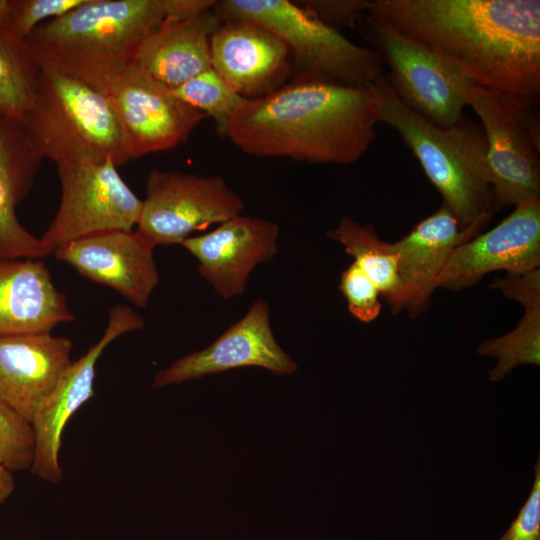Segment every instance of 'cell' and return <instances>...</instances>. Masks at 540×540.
I'll list each match as a JSON object with an SVG mask.
<instances>
[{"mask_svg":"<svg viewBox=\"0 0 540 540\" xmlns=\"http://www.w3.org/2000/svg\"><path fill=\"white\" fill-rule=\"evenodd\" d=\"M540 266V200L514 207L496 227L479 233L451 253L437 288L459 291L486 274H521Z\"/></svg>","mask_w":540,"mask_h":540,"instance_id":"cell-14","label":"cell"},{"mask_svg":"<svg viewBox=\"0 0 540 540\" xmlns=\"http://www.w3.org/2000/svg\"><path fill=\"white\" fill-rule=\"evenodd\" d=\"M153 250L135 230H115L72 241L53 253L82 276L144 308L160 280Z\"/></svg>","mask_w":540,"mask_h":540,"instance_id":"cell-17","label":"cell"},{"mask_svg":"<svg viewBox=\"0 0 540 540\" xmlns=\"http://www.w3.org/2000/svg\"><path fill=\"white\" fill-rule=\"evenodd\" d=\"M73 319L41 259L0 258V335L50 333Z\"/></svg>","mask_w":540,"mask_h":540,"instance_id":"cell-20","label":"cell"},{"mask_svg":"<svg viewBox=\"0 0 540 540\" xmlns=\"http://www.w3.org/2000/svg\"><path fill=\"white\" fill-rule=\"evenodd\" d=\"M358 26L388 66L387 82L404 105L441 128L451 127L464 117L466 103L459 91L464 76L459 71L368 13Z\"/></svg>","mask_w":540,"mask_h":540,"instance_id":"cell-8","label":"cell"},{"mask_svg":"<svg viewBox=\"0 0 540 540\" xmlns=\"http://www.w3.org/2000/svg\"><path fill=\"white\" fill-rule=\"evenodd\" d=\"M275 222L235 216L211 232L188 237L181 246L199 262V274L222 298L244 293L251 272L278 253Z\"/></svg>","mask_w":540,"mask_h":540,"instance_id":"cell-16","label":"cell"},{"mask_svg":"<svg viewBox=\"0 0 540 540\" xmlns=\"http://www.w3.org/2000/svg\"><path fill=\"white\" fill-rule=\"evenodd\" d=\"M103 94L120 129L125 163L175 148L206 118L134 62Z\"/></svg>","mask_w":540,"mask_h":540,"instance_id":"cell-11","label":"cell"},{"mask_svg":"<svg viewBox=\"0 0 540 540\" xmlns=\"http://www.w3.org/2000/svg\"><path fill=\"white\" fill-rule=\"evenodd\" d=\"M481 356L496 357L489 379L500 381L519 365H540V308L526 309L517 326L509 333L482 342Z\"/></svg>","mask_w":540,"mask_h":540,"instance_id":"cell-25","label":"cell"},{"mask_svg":"<svg viewBox=\"0 0 540 540\" xmlns=\"http://www.w3.org/2000/svg\"><path fill=\"white\" fill-rule=\"evenodd\" d=\"M11 0H0V33L4 34L9 16Z\"/></svg>","mask_w":540,"mask_h":540,"instance_id":"cell-34","label":"cell"},{"mask_svg":"<svg viewBox=\"0 0 540 540\" xmlns=\"http://www.w3.org/2000/svg\"><path fill=\"white\" fill-rule=\"evenodd\" d=\"M143 318L125 305L112 307L102 337L77 361H72L49 397L40 406L31 424L35 436L32 473L57 484L63 478L59 461L64 428L72 415L94 396L96 364L105 348L119 336L139 330Z\"/></svg>","mask_w":540,"mask_h":540,"instance_id":"cell-12","label":"cell"},{"mask_svg":"<svg viewBox=\"0 0 540 540\" xmlns=\"http://www.w3.org/2000/svg\"><path fill=\"white\" fill-rule=\"evenodd\" d=\"M374 84L379 122L402 138L460 226L483 229L494 211L481 125L464 116L451 127H438L404 105L384 74Z\"/></svg>","mask_w":540,"mask_h":540,"instance_id":"cell-4","label":"cell"},{"mask_svg":"<svg viewBox=\"0 0 540 540\" xmlns=\"http://www.w3.org/2000/svg\"><path fill=\"white\" fill-rule=\"evenodd\" d=\"M72 348L51 332L0 335V399L31 423L72 363Z\"/></svg>","mask_w":540,"mask_h":540,"instance_id":"cell-19","label":"cell"},{"mask_svg":"<svg viewBox=\"0 0 540 540\" xmlns=\"http://www.w3.org/2000/svg\"><path fill=\"white\" fill-rule=\"evenodd\" d=\"M379 114L374 83L344 85L295 75L273 92L247 99L225 137L255 157L349 165L375 141Z\"/></svg>","mask_w":540,"mask_h":540,"instance_id":"cell-2","label":"cell"},{"mask_svg":"<svg viewBox=\"0 0 540 540\" xmlns=\"http://www.w3.org/2000/svg\"><path fill=\"white\" fill-rule=\"evenodd\" d=\"M42 159L19 120L0 117V258L41 259L52 251L31 234L16 215Z\"/></svg>","mask_w":540,"mask_h":540,"instance_id":"cell-21","label":"cell"},{"mask_svg":"<svg viewBox=\"0 0 540 540\" xmlns=\"http://www.w3.org/2000/svg\"><path fill=\"white\" fill-rule=\"evenodd\" d=\"M39 69L23 43L0 33V117L21 121L31 109Z\"/></svg>","mask_w":540,"mask_h":540,"instance_id":"cell-24","label":"cell"},{"mask_svg":"<svg viewBox=\"0 0 540 540\" xmlns=\"http://www.w3.org/2000/svg\"><path fill=\"white\" fill-rule=\"evenodd\" d=\"M367 13L472 83L533 106L538 102L539 0H370Z\"/></svg>","mask_w":540,"mask_h":540,"instance_id":"cell-1","label":"cell"},{"mask_svg":"<svg viewBox=\"0 0 540 540\" xmlns=\"http://www.w3.org/2000/svg\"><path fill=\"white\" fill-rule=\"evenodd\" d=\"M14 489L15 481L12 472L0 463V504L12 495Z\"/></svg>","mask_w":540,"mask_h":540,"instance_id":"cell-33","label":"cell"},{"mask_svg":"<svg viewBox=\"0 0 540 540\" xmlns=\"http://www.w3.org/2000/svg\"><path fill=\"white\" fill-rule=\"evenodd\" d=\"M34 452L32 424L0 399V463L11 472L31 469Z\"/></svg>","mask_w":540,"mask_h":540,"instance_id":"cell-27","label":"cell"},{"mask_svg":"<svg viewBox=\"0 0 540 540\" xmlns=\"http://www.w3.org/2000/svg\"><path fill=\"white\" fill-rule=\"evenodd\" d=\"M340 291L349 312L364 323L374 321L381 312V293L370 278L354 262L340 276Z\"/></svg>","mask_w":540,"mask_h":540,"instance_id":"cell-29","label":"cell"},{"mask_svg":"<svg viewBox=\"0 0 540 540\" xmlns=\"http://www.w3.org/2000/svg\"><path fill=\"white\" fill-rule=\"evenodd\" d=\"M210 56L211 68L246 99L273 92L294 72L284 41L248 20L221 21L210 37Z\"/></svg>","mask_w":540,"mask_h":540,"instance_id":"cell-15","label":"cell"},{"mask_svg":"<svg viewBox=\"0 0 540 540\" xmlns=\"http://www.w3.org/2000/svg\"><path fill=\"white\" fill-rule=\"evenodd\" d=\"M135 232L152 247L181 243L195 231L241 214L244 202L220 176L152 170Z\"/></svg>","mask_w":540,"mask_h":540,"instance_id":"cell-9","label":"cell"},{"mask_svg":"<svg viewBox=\"0 0 540 540\" xmlns=\"http://www.w3.org/2000/svg\"><path fill=\"white\" fill-rule=\"evenodd\" d=\"M57 173L61 184L59 207L40 237L52 253L92 234L136 228L142 200L121 178L113 159L57 166Z\"/></svg>","mask_w":540,"mask_h":540,"instance_id":"cell-10","label":"cell"},{"mask_svg":"<svg viewBox=\"0 0 540 540\" xmlns=\"http://www.w3.org/2000/svg\"><path fill=\"white\" fill-rule=\"evenodd\" d=\"M213 7L167 17L142 41L133 62L171 89L210 69V37L221 22Z\"/></svg>","mask_w":540,"mask_h":540,"instance_id":"cell-22","label":"cell"},{"mask_svg":"<svg viewBox=\"0 0 540 540\" xmlns=\"http://www.w3.org/2000/svg\"><path fill=\"white\" fill-rule=\"evenodd\" d=\"M86 0H11L4 34L23 43L44 22L62 16Z\"/></svg>","mask_w":540,"mask_h":540,"instance_id":"cell-28","label":"cell"},{"mask_svg":"<svg viewBox=\"0 0 540 540\" xmlns=\"http://www.w3.org/2000/svg\"><path fill=\"white\" fill-rule=\"evenodd\" d=\"M534 470V482L529 497L509 528L497 540H540L539 457Z\"/></svg>","mask_w":540,"mask_h":540,"instance_id":"cell-31","label":"cell"},{"mask_svg":"<svg viewBox=\"0 0 540 540\" xmlns=\"http://www.w3.org/2000/svg\"><path fill=\"white\" fill-rule=\"evenodd\" d=\"M459 91L480 120L494 213L540 200L539 130L532 107L463 77Z\"/></svg>","mask_w":540,"mask_h":540,"instance_id":"cell-7","label":"cell"},{"mask_svg":"<svg viewBox=\"0 0 540 540\" xmlns=\"http://www.w3.org/2000/svg\"><path fill=\"white\" fill-rule=\"evenodd\" d=\"M327 236L343 246L392 308L400 291L399 256L394 244L381 240L371 225H362L348 216Z\"/></svg>","mask_w":540,"mask_h":540,"instance_id":"cell-23","label":"cell"},{"mask_svg":"<svg viewBox=\"0 0 540 540\" xmlns=\"http://www.w3.org/2000/svg\"><path fill=\"white\" fill-rule=\"evenodd\" d=\"M479 233L476 228L463 229L442 202L437 211L394 242L399 256L400 291L391 313L404 311L412 318L424 313L451 253Z\"/></svg>","mask_w":540,"mask_h":540,"instance_id":"cell-18","label":"cell"},{"mask_svg":"<svg viewBox=\"0 0 540 540\" xmlns=\"http://www.w3.org/2000/svg\"><path fill=\"white\" fill-rule=\"evenodd\" d=\"M296 3L326 26L356 28L366 15L370 0H303Z\"/></svg>","mask_w":540,"mask_h":540,"instance_id":"cell-30","label":"cell"},{"mask_svg":"<svg viewBox=\"0 0 540 540\" xmlns=\"http://www.w3.org/2000/svg\"><path fill=\"white\" fill-rule=\"evenodd\" d=\"M203 8L202 0H86L36 27L23 45L38 69L72 77L103 93L163 20Z\"/></svg>","mask_w":540,"mask_h":540,"instance_id":"cell-3","label":"cell"},{"mask_svg":"<svg viewBox=\"0 0 540 540\" xmlns=\"http://www.w3.org/2000/svg\"><path fill=\"white\" fill-rule=\"evenodd\" d=\"M213 9L220 21L248 20L276 33L289 49L296 75L344 85H367L384 74L383 62L374 49L353 43L296 2L220 0Z\"/></svg>","mask_w":540,"mask_h":540,"instance_id":"cell-6","label":"cell"},{"mask_svg":"<svg viewBox=\"0 0 540 540\" xmlns=\"http://www.w3.org/2000/svg\"><path fill=\"white\" fill-rule=\"evenodd\" d=\"M490 287L522 304L524 310L540 308L539 268L521 274L506 273L504 278H495Z\"/></svg>","mask_w":540,"mask_h":540,"instance_id":"cell-32","label":"cell"},{"mask_svg":"<svg viewBox=\"0 0 540 540\" xmlns=\"http://www.w3.org/2000/svg\"><path fill=\"white\" fill-rule=\"evenodd\" d=\"M241 367H260L289 375L297 364L277 343L270 324L269 304L259 299L208 347L187 354L154 375L152 387L180 384Z\"/></svg>","mask_w":540,"mask_h":540,"instance_id":"cell-13","label":"cell"},{"mask_svg":"<svg viewBox=\"0 0 540 540\" xmlns=\"http://www.w3.org/2000/svg\"><path fill=\"white\" fill-rule=\"evenodd\" d=\"M20 122L38 156L56 166L108 158L117 167L125 164L120 129L105 95L77 79L39 69L33 105Z\"/></svg>","mask_w":540,"mask_h":540,"instance_id":"cell-5","label":"cell"},{"mask_svg":"<svg viewBox=\"0 0 540 540\" xmlns=\"http://www.w3.org/2000/svg\"><path fill=\"white\" fill-rule=\"evenodd\" d=\"M188 105L212 118L216 131L223 137L238 109L247 100L228 85L212 68L171 89Z\"/></svg>","mask_w":540,"mask_h":540,"instance_id":"cell-26","label":"cell"}]
</instances>
